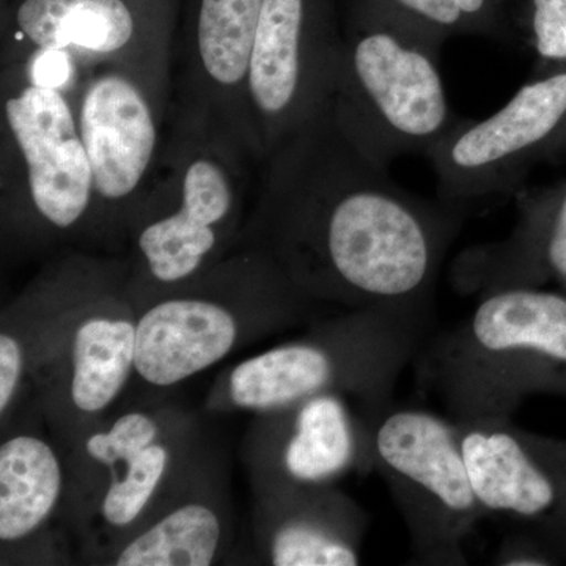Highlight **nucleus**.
Listing matches in <instances>:
<instances>
[{
    "mask_svg": "<svg viewBox=\"0 0 566 566\" xmlns=\"http://www.w3.org/2000/svg\"><path fill=\"white\" fill-rule=\"evenodd\" d=\"M252 237L297 293L359 308L424 305L463 208L405 191L329 99L260 166Z\"/></svg>",
    "mask_w": 566,
    "mask_h": 566,
    "instance_id": "f257e3e1",
    "label": "nucleus"
},
{
    "mask_svg": "<svg viewBox=\"0 0 566 566\" xmlns=\"http://www.w3.org/2000/svg\"><path fill=\"white\" fill-rule=\"evenodd\" d=\"M252 167L226 125L174 98L161 159L128 222L142 274L174 286L214 266L241 221Z\"/></svg>",
    "mask_w": 566,
    "mask_h": 566,
    "instance_id": "f03ea898",
    "label": "nucleus"
},
{
    "mask_svg": "<svg viewBox=\"0 0 566 566\" xmlns=\"http://www.w3.org/2000/svg\"><path fill=\"white\" fill-rule=\"evenodd\" d=\"M444 41L376 0L354 2L329 106L340 128L382 166L430 156L460 122L442 81Z\"/></svg>",
    "mask_w": 566,
    "mask_h": 566,
    "instance_id": "7ed1b4c3",
    "label": "nucleus"
},
{
    "mask_svg": "<svg viewBox=\"0 0 566 566\" xmlns=\"http://www.w3.org/2000/svg\"><path fill=\"white\" fill-rule=\"evenodd\" d=\"M446 346L444 382L463 419L502 417L531 392L566 397V294L491 290Z\"/></svg>",
    "mask_w": 566,
    "mask_h": 566,
    "instance_id": "20e7f679",
    "label": "nucleus"
},
{
    "mask_svg": "<svg viewBox=\"0 0 566 566\" xmlns=\"http://www.w3.org/2000/svg\"><path fill=\"white\" fill-rule=\"evenodd\" d=\"M0 88L3 216L61 233L92 222L95 182L73 98L21 65H2Z\"/></svg>",
    "mask_w": 566,
    "mask_h": 566,
    "instance_id": "39448f33",
    "label": "nucleus"
},
{
    "mask_svg": "<svg viewBox=\"0 0 566 566\" xmlns=\"http://www.w3.org/2000/svg\"><path fill=\"white\" fill-rule=\"evenodd\" d=\"M340 43L333 0H263L245 88L259 166L327 103Z\"/></svg>",
    "mask_w": 566,
    "mask_h": 566,
    "instance_id": "423d86ee",
    "label": "nucleus"
},
{
    "mask_svg": "<svg viewBox=\"0 0 566 566\" xmlns=\"http://www.w3.org/2000/svg\"><path fill=\"white\" fill-rule=\"evenodd\" d=\"M172 84L125 66H92L73 93L91 161L96 222L126 223L156 172L172 106Z\"/></svg>",
    "mask_w": 566,
    "mask_h": 566,
    "instance_id": "0eeeda50",
    "label": "nucleus"
},
{
    "mask_svg": "<svg viewBox=\"0 0 566 566\" xmlns=\"http://www.w3.org/2000/svg\"><path fill=\"white\" fill-rule=\"evenodd\" d=\"M566 65L538 71L502 109L461 120L430 153L439 199L464 208L515 191L542 161L564 155Z\"/></svg>",
    "mask_w": 566,
    "mask_h": 566,
    "instance_id": "6e6552de",
    "label": "nucleus"
},
{
    "mask_svg": "<svg viewBox=\"0 0 566 566\" xmlns=\"http://www.w3.org/2000/svg\"><path fill=\"white\" fill-rule=\"evenodd\" d=\"M374 453L420 553L458 556L461 539L485 512L469 482L457 424L422 409H385Z\"/></svg>",
    "mask_w": 566,
    "mask_h": 566,
    "instance_id": "1a4fd4ad",
    "label": "nucleus"
},
{
    "mask_svg": "<svg viewBox=\"0 0 566 566\" xmlns=\"http://www.w3.org/2000/svg\"><path fill=\"white\" fill-rule=\"evenodd\" d=\"M161 0H21L2 63L62 52L88 70L118 65L172 82V35Z\"/></svg>",
    "mask_w": 566,
    "mask_h": 566,
    "instance_id": "9d476101",
    "label": "nucleus"
},
{
    "mask_svg": "<svg viewBox=\"0 0 566 566\" xmlns=\"http://www.w3.org/2000/svg\"><path fill=\"white\" fill-rule=\"evenodd\" d=\"M262 6L263 0H196L175 91V98L210 112L251 153L245 88Z\"/></svg>",
    "mask_w": 566,
    "mask_h": 566,
    "instance_id": "9b49d317",
    "label": "nucleus"
},
{
    "mask_svg": "<svg viewBox=\"0 0 566 566\" xmlns=\"http://www.w3.org/2000/svg\"><path fill=\"white\" fill-rule=\"evenodd\" d=\"M237 342V323L221 304L202 297L161 301L136 326L137 374L172 386L222 360Z\"/></svg>",
    "mask_w": 566,
    "mask_h": 566,
    "instance_id": "f8f14e48",
    "label": "nucleus"
},
{
    "mask_svg": "<svg viewBox=\"0 0 566 566\" xmlns=\"http://www.w3.org/2000/svg\"><path fill=\"white\" fill-rule=\"evenodd\" d=\"M337 378V357L323 346L285 345L238 365L230 394L241 408H283L323 394Z\"/></svg>",
    "mask_w": 566,
    "mask_h": 566,
    "instance_id": "ddd939ff",
    "label": "nucleus"
},
{
    "mask_svg": "<svg viewBox=\"0 0 566 566\" xmlns=\"http://www.w3.org/2000/svg\"><path fill=\"white\" fill-rule=\"evenodd\" d=\"M62 472L51 447L18 436L0 447V538L32 534L50 516L61 495Z\"/></svg>",
    "mask_w": 566,
    "mask_h": 566,
    "instance_id": "4468645a",
    "label": "nucleus"
},
{
    "mask_svg": "<svg viewBox=\"0 0 566 566\" xmlns=\"http://www.w3.org/2000/svg\"><path fill=\"white\" fill-rule=\"evenodd\" d=\"M136 354V326L126 319L92 318L73 345L71 397L84 412H98L117 397Z\"/></svg>",
    "mask_w": 566,
    "mask_h": 566,
    "instance_id": "2eb2a0df",
    "label": "nucleus"
},
{
    "mask_svg": "<svg viewBox=\"0 0 566 566\" xmlns=\"http://www.w3.org/2000/svg\"><path fill=\"white\" fill-rule=\"evenodd\" d=\"M354 453L356 444L345 405L329 394L304 400L283 452L290 476L303 483L326 482L349 468Z\"/></svg>",
    "mask_w": 566,
    "mask_h": 566,
    "instance_id": "dca6fc26",
    "label": "nucleus"
},
{
    "mask_svg": "<svg viewBox=\"0 0 566 566\" xmlns=\"http://www.w3.org/2000/svg\"><path fill=\"white\" fill-rule=\"evenodd\" d=\"M221 524L208 506L175 510L123 549L118 566H208L218 551Z\"/></svg>",
    "mask_w": 566,
    "mask_h": 566,
    "instance_id": "f3484780",
    "label": "nucleus"
},
{
    "mask_svg": "<svg viewBox=\"0 0 566 566\" xmlns=\"http://www.w3.org/2000/svg\"><path fill=\"white\" fill-rule=\"evenodd\" d=\"M441 39L510 35V0H376Z\"/></svg>",
    "mask_w": 566,
    "mask_h": 566,
    "instance_id": "a211bd4d",
    "label": "nucleus"
},
{
    "mask_svg": "<svg viewBox=\"0 0 566 566\" xmlns=\"http://www.w3.org/2000/svg\"><path fill=\"white\" fill-rule=\"evenodd\" d=\"M359 562L352 542L311 520L289 521L271 542L275 566H356Z\"/></svg>",
    "mask_w": 566,
    "mask_h": 566,
    "instance_id": "6ab92c4d",
    "label": "nucleus"
},
{
    "mask_svg": "<svg viewBox=\"0 0 566 566\" xmlns=\"http://www.w3.org/2000/svg\"><path fill=\"white\" fill-rule=\"evenodd\" d=\"M167 450L151 444L126 463V474L112 483L103 502V515L112 526L133 523L150 501L167 465Z\"/></svg>",
    "mask_w": 566,
    "mask_h": 566,
    "instance_id": "aec40b11",
    "label": "nucleus"
},
{
    "mask_svg": "<svg viewBox=\"0 0 566 566\" xmlns=\"http://www.w3.org/2000/svg\"><path fill=\"white\" fill-rule=\"evenodd\" d=\"M521 28L536 57L535 73L566 65V0H526Z\"/></svg>",
    "mask_w": 566,
    "mask_h": 566,
    "instance_id": "412c9836",
    "label": "nucleus"
},
{
    "mask_svg": "<svg viewBox=\"0 0 566 566\" xmlns=\"http://www.w3.org/2000/svg\"><path fill=\"white\" fill-rule=\"evenodd\" d=\"M156 434L158 427L150 417L133 412L120 417L107 433L92 436L87 441V452L104 464L128 463L153 444Z\"/></svg>",
    "mask_w": 566,
    "mask_h": 566,
    "instance_id": "4be33fe9",
    "label": "nucleus"
},
{
    "mask_svg": "<svg viewBox=\"0 0 566 566\" xmlns=\"http://www.w3.org/2000/svg\"><path fill=\"white\" fill-rule=\"evenodd\" d=\"M22 370L21 346L10 335H0V411L9 406Z\"/></svg>",
    "mask_w": 566,
    "mask_h": 566,
    "instance_id": "5701e85b",
    "label": "nucleus"
},
{
    "mask_svg": "<svg viewBox=\"0 0 566 566\" xmlns=\"http://www.w3.org/2000/svg\"><path fill=\"white\" fill-rule=\"evenodd\" d=\"M497 564L506 566L560 565L556 556L547 549L545 543L534 534L504 547L501 556L497 557Z\"/></svg>",
    "mask_w": 566,
    "mask_h": 566,
    "instance_id": "b1692460",
    "label": "nucleus"
},
{
    "mask_svg": "<svg viewBox=\"0 0 566 566\" xmlns=\"http://www.w3.org/2000/svg\"><path fill=\"white\" fill-rule=\"evenodd\" d=\"M543 542L549 547L551 553L556 556L558 564H566V523L545 536Z\"/></svg>",
    "mask_w": 566,
    "mask_h": 566,
    "instance_id": "393cba45",
    "label": "nucleus"
},
{
    "mask_svg": "<svg viewBox=\"0 0 566 566\" xmlns=\"http://www.w3.org/2000/svg\"><path fill=\"white\" fill-rule=\"evenodd\" d=\"M564 155L566 156V144H565V148H564Z\"/></svg>",
    "mask_w": 566,
    "mask_h": 566,
    "instance_id": "a878e982",
    "label": "nucleus"
}]
</instances>
